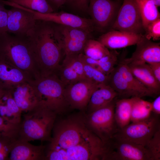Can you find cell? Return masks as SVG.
Listing matches in <instances>:
<instances>
[{
	"label": "cell",
	"instance_id": "cell-18",
	"mask_svg": "<svg viewBox=\"0 0 160 160\" xmlns=\"http://www.w3.org/2000/svg\"><path fill=\"white\" fill-rule=\"evenodd\" d=\"M9 90L22 112H27L39 103L34 89L29 81L16 84Z\"/></svg>",
	"mask_w": 160,
	"mask_h": 160
},
{
	"label": "cell",
	"instance_id": "cell-19",
	"mask_svg": "<svg viewBox=\"0 0 160 160\" xmlns=\"http://www.w3.org/2000/svg\"><path fill=\"white\" fill-rule=\"evenodd\" d=\"M127 64L135 77L154 95L159 94L160 82L154 76L148 64Z\"/></svg>",
	"mask_w": 160,
	"mask_h": 160
},
{
	"label": "cell",
	"instance_id": "cell-29",
	"mask_svg": "<svg viewBox=\"0 0 160 160\" xmlns=\"http://www.w3.org/2000/svg\"><path fill=\"white\" fill-rule=\"evenodd\" d=\"M57 75L65 87L80 81L76 73L65 58L62 64L60 65Z\"/></svg>",
	"mask_w": 160,
	"mask_h": 160
},
{
	"label": "cell",
	"instance_id": "cell-4",
	"mask_svg": "<svg viewBox=\"0 0 160 160\" xmlns=\"http://www.w3.org/2000/svg\"><path fill=\"white\" fill-rule=\"evenodd\" d=\"M57 114L39 103L23 115L20 124L18 139L29 142H49Z\"/></svg>",
	"mask_w": 160,
	"mask_h": 160
},
{
	"label": "cell",
	"instance_id": "cell-7",
	"mask_svg": "<svg viewBox=\"0 0 160 160\" xmlns=\"http://www.w3.org/2000/svg\"><path fill=\"white\" fill-rule=\"evenodd\" d=\"M104 144L103 160H152L143 145L114 137Z\"/></svg>",
	"mask_w": 160,
	"mask_h": 160
},
{
	"label": "cell",
	"instance_id": "cell-31",
	"mask_svg": "<svg viewBox=\"0 0 160 160\" xmlns=\"http://www.w3.org/2000/svg\"><path fill=\"white\" fill-rule=\"evenodd\" d=\"M118 53L115 50L110 51L109 54L98 60L96 68L108 76L115 69L118 62Z\"/></svg>",
	"mask_w": 160,
	"mask_h": 160
},
{
	"label": "cell",
	"instance_id": "cell-5",
	"mask_svg": "<svg viewBox=\"0 0 160 160\" xmlns=\"http://www.w3.org/2000/svg\"><path fill=\"white\" fill-rule=\"evenodd\" d=\"M29 82L34 89L39 103L57 115L69 107L65 95V87L57 74L40 77Z\"/></svg>",
	"mask_w": 160,
	"mask_h": 160
},
{
	"label": "cell",
	"instance_id": "cell-15",
	"mask_svg": "<svg viewBox=\"0 0 160 160\" xmlns=\"http://www.w3.org/2000/svg\"><path fill=\"white\" fill-rule=\"evenodd\" d=\"M25 73L0 55V89L9 90L19 84L31 80Z\"/></svg>",
	"mask_w": 160,
	"mask_h": 160
},
{
	"label": "cell",
	"instance_id": "cell-41",
	"mask_svg": "<svg viewBox=\"0 0 160 160\" xmlns=\"http://www.w3.org/2000/svg\"><path fill=\"white\" fill-rule=\"evenodd\" d=\"M152 112L156 114H160V96L159 95L151 102Z\"/></svg>",
	"mask_w": 160,
	"mask_h": 160
},
{
	"label": "cell",
	"instance_id": "cell-39",
	"mask_svg": "<svg viewBox=\"0 0 160 160\" xmlns=\"http://www.w3.org/2000/svg\"><path fill=\"white\" fill-rule=\"evenodd\" d=\"M68 2L78 10L82 11H87L89 0H69Z\"/></svg>",
	"mask_w": 160,
	"mask_h": 160
},
{
	"label": "cell",
	"instance_id": "cell-1",
	"mask_svg": "<svg viewBox=\"0 0 160 160\" xmlns=\"http://www.w3.org/2000/svg\"><path fill=\"white\" fill-rule=\"evenodd\" d=\"M52 133L45 160H103L104 143L88 128L84 116L56 119Z\"/></svg>",
	"mask_w": 160,
	"mask_h": 160
},
{
	"label": "cell",
	"instance_id": "cell-14",
	"mask_svg": "<svg viewBox=\"0 0 160 160\" xmlns=\"http://www.w3.org/2000/svg\"><path fill=\"white\" fill-rule=\"evenodd\" d=\"M136 47L131 57L124 59L128 64L139 65L153 63H160L159 43L152 41L144 35L136 44Z\"/></svg>",
	"mask_w": 160,
	"mask_h": 160
},
{
	"label": "cell",
	"instance_id": "cell-3",
	"mask_svg": "<svg viewBox=\"0 0 160 160\" xmlns=\"http://www.w3.org/2000/svg\"><path fill=\"white\" fill-rule=\"evenodd\" d=\"M0 55L27 74L31 80L41 77L26 36L12 35L7 33L0 35Z\"/></svg>",
	"mask_w": 160,
	"mask_h": 160
},
{
	"label": "cell",
	"instance_id": "cell-43",
	"mask_svg": "<svg viewBox=\"0 0 160 160\" xmlns=\"http://www.w3.org/2000/svg\"><path fill=\"white\" fill-rule=\"evenodd\" d=\"M155 5L157 7L160 6V0H152Z\"/></svg>",
	"mask_w": 160,
	"mask_h": 160
},
{
	"label": "cell",
	"instance_id": "cell-28",
	"mask_svg": "<svg viewBox=\"0 0 160 160\" xmlns=\"http://www.w3.org/2000/svg\"><path fill=\"white\" fill-rule=\"evenodd\" d=\"M83 52L86 56L98 60L109 54L110 51L98 41L89 39L85 43Z\"/></svg>",
	"mask_w": 160,
	"mask_h": 160
},
{
	"label": "cell",
	"instance_id": "cell-23",
	"mask_svg": "<svg viewBox=\"0 0 160 160\" xmlns=\"http://www.w3.org/2000/svg\"><path fill=\"white\" fill-rule=\"evenodd\" d=\"M116 68L123 78L137 92L139 97L154 96L134 76L124 59L118 62Z\"/></svg>",
	"mask_w": 160,
	"mask_h": 160
},
{
	"label": "cell",
	"instance_id": "cell-34",
	"mask_svg": "<svg viewBox=\"0 0 160 160\" xmlns=\"http://www.w3.org/2000/svg\"><path fill=\"white\" fill-rule=\"evenodd\" d=\"M20 125L11 123L0 116V136L18 139Z\"/></svg>",
	"mask_w": 160,
	"mask_h": 160
},
{
	"label": "cell",
	"instance_id": "cell-9",
	"mask_svg": "<svg viewBox=\"0 0 160 160\" xmlns=\"http://www.w3.org/2000/svg\"><path fill=\"white\" fill-rule=\"evenodd\" d=\"M110 29L143 34L142 20L135 0H124Z\"/></svg>",
	"mask_w": 160,
	"mask_h": 160
},
{
	"label": "cell",
	"instance_id": "cell-17",
	"mask_svg": "<svg viewBox=\"0 0 160 160\" xmlns=\"http://www.w3.org/2000/svg\"><path fill=\"white\" fill-rule=\"evenodd\" d=\"M45 148L46 145H35L17 139L12 145L8 160H45Z\"/></svg>",
	"mask_w": 160,
	"mask_h": 160
},
{
	"label": "cell",
	"instance_id": "cell-2",
	"mask_svg": "<svg viewBox=\"0 0 160 160\" xmlns=\"http://www.w3.org/2000/svg\"><path fill=\"white\" fill-rule=\"evenodd\" d=\"M26 37L33 52L41 77L57 74L62 50L57 34L55 24L36 20Z\"/></svg>",
	"mask_w": 160,
	"mask_h": 160
},
{
	"label": "cell",
	"instance_id": "cell-45",
	"mask_svg": "<svg viewBox=\"0 0 160 160\" xmlns=\"http://www.w3.org/2000/svg\"><path fill=\"white\" fill-rule=\"evenodd\" d=\"M115 0L118 1H119V0Z\"/></svg>",
	"mask_w": 160,
	"mask_h": 160
},
{
	"label": "cell",
	"instance_id": "cell-12",
	"mask_svg": "<svg viewBox=\"0 0 160 160\" xmlns=\"http://www.w3.org/2000/svg\"><path fill=\"white\" fill-rule=\"evenodd\" d=\"M100 85L85 79L65 87V95L69 107L84 111L92 94Z\"/></svg>",
	"mask_w": 160,
	"mask_h": 160
},
{
	"label": "cell",
	"instance_id": "cell-11",
	"mask_svg": "<svg viewBox=\"0 0 160 160\" xmlns=\"http://www.w3.org/2000/svg\"><path fill=\"white\" fill-rule=\"evenodd\" d=\"M1 1L5 5L12 7L8 10L7 32L16 36H26L36 24L34 14L31 9L15 3Z\"/></svg>",
	"mask_w": 160,
	"mask_h": 160
},
{
	"label": "cell",
	"instance_id": "cell-35",
	"mask_svg": "<svg viewBox=\"0 0 160 160\" xmlns=\"http://www.w3.org/2000/svg\"><path fill=\"white\" fill-rule=\"evenodd\" d=\"M65 58L76 73L80 80L87 79L84 73L83 63L79 54L65 55Z\"/></svg>",
	"mask_w": 160,
	"mask_h": 160
},
{
	"label": "cell",
	"instance_id": "cell-20",
	"mask_svg": "<svg viewBox=\"0 0 160 160\" xmlns=\"http://www.w3.org/2000/svg\"><path fill=\"white\" fill-rule=\"evenodd\" d=\"M118 97L108 84L100 85L91 96L86 108L88 113L107 105Z\"/></svg>",
	"mask_w": 160,
	"mask_h": 160
},
{
	"label": "cell",
	"instance_id": "cell-44",
	"mask_svg": "<svg viewBox=\"0 0 160 160\" xmlns=\"http://www.w3.org/2000/svg\"><path fill=\"white\" fill-rule=\"evenodd\" d=\"M4 90H2L0 89V98L4 92Z\"/></svg>",
	"mask_w": 160,
	"mask_h": 160
},
{
	"label": "cell",
	"instance_id": "cell-27",
	"mask_svg": "<svg viewBox=\"0 0 160 160\" xmlns=\"http://www.w3.org/2000/svg\"><path fill=\"white\" fill-rule=\"evenodd\" d=\"M56 24V28L61 38L86 42L89 39L91 32L84 29Z\"/></svg>",
	"mask_w": 160,
	"mask_h": 160
},
{
	"label": "cell",
	"instance_id": "cell-22",
	"mask_svg": "<svg viewBox=\"0 0 160 160\" xmlns=\"http://www.w3.org/2000/svg\"><path fill=\"white\" fill-rule=\"evenodd\" d=\"M108 84L121 98L139 97L137 92L116 68L108 75Z\"/></svg>",
	"mask_w": 160,
	"mask_h": 160
},
{
	"label": "cell",
	"instance_id": "cell-36",
	"mask_svg": "<svg viewBox=\"0 0 160 160\" xmlns=\"http://www.w3.org/2000/svg\"><path fill=\"white\" fill-rule=\"evenodd\" d=\"M17 139L7 136H0V160H8L12 145Z\"/></svg>",
	"mask_w": 160,
	"mask_h": 160
},
{
	"label": "cell",
	"instance_id": "cell-30",
	"mask_svg": "<svg viewBox=\"0 0 160 160\" xmlns=\"http://www.w3.org/2000/svg\"><path fill=\"white\" fill-rule=\"evenodd\" d=\"M25 8L42 13L54 12L47 0H7Z\"/></svg>",
	"mask_w": 160,
	"mask_h": 160
},
{
	"label": "cell",
	"instance_id": "cell-37",
	"mask_svg": "<svg viewBox=\"0 0 160 160\" xmlns=\"http://www.w3.org/2000/svg\"><path fill=\"white\" fill-rule=\"evenodd\" d=\"M144 34L147 39L154 41L160 39V18H158L149 24L144 30Z\"/></svg>",
	"mask_w": 160,
	"mask_h": 160
},
{
	"label": "cell",
	"instance_id": "cell-16",
	"mask_svg": "<svg viewBox=\"0 0 160 160\" xmlns=\"http://www.w3.org/2000/svg\"><path fill=\"white\" fill-rule=\"evenodd\" d=\"M143 36L142 34L112 30L100 36L98 41L108 49H115L136 45Z\"/></svg>",
	"mask_w": 160,
	"mask_h": 160
},
{
	"label": "cell",
	"instance_id": "cell-26",
	"mask_svg": "<svg viewBox=\"0 0 160 160\" xmlns=\"http://www.w3.org/2000/svg\"><path fill=\"white\" fill-rule=\"evenodd\" d=\"M151 102L141 98H134L131 113V122H136L145 120L151 114Z\"/></svg>",
	"mask_w": 160,
	"mask_h": 160
},
{
	"label": "cell",
	"instance_id": "cell-40",
	"mask_svg": "<svg viewBox=\"0 0 160 160\" xmlns=\"http://www.w3.org/2000/svg\"><path fill=\"white\" fill-rule=\"evenodd\" d=\"M148 64L154 76L160 82V63H153Z\"/></svg>",
	"mask_w": 160,
	"mask_h": 160
},
{
	"label": "cell",
	"instance_id": "cell-33",
	"mask_svg": "<svg viewBox=\"0 0 160 160\" xmlns=\"http://www.w3.org/2000/svg\"><path fill=\"white\" fill-rule=\"evenodd\" d=\"M144 147L152 160H160V129L155 132Z\"/></svg>",
	"mask_w": 160,
	"mask_h": 160
},
{
	"label": "cell",
	"instance_id": "cell-6",
	"mask_svg": "<svg viewBox=\"0 0 160 160\" xmlns=\"http://www.w3.org/2000/svg\"><path fill=\"white\" fill-rule=\"evenodd\" d=\"M116 98L107 105L84 116L88 128L105 143L119 129L114 117Z\"/></svg>",
	"mask_w": 160,
	"mask_h": 160
},
{
	"label": "cell",
	"instance_id": "cell-38",
	"mask_svg": "<svg viewBox=\"0 0 160 160\" xmlns=\"http://www.w3.org/2000/svg\"><path fill=\"white\" fill-rule=\"evenodd\" d=\"M5 5L0 0V36L7 33L8 10L5 8Z\"/></svg>",
	"mask_w": 160,
	"mask_h": 160
},
{
	"label": "cell",
	"instance_id": "cell-13",
	"mask_svg": "<svg viewBox=\"0 0 160 160\" xmlns=\"http://www.w3.org/2000/svg\"><path fill=\"white\" fill-rule=\"evenodd\" d=\"M31 10L34 14V18L36 20H39L60 25L80 28L91 33L95 29L91 19L83 18L63 12L42 13Z\"/></svg>",
	"mask_w": 160,
	"mask_h": 160
},
{
	"label": "cell",
	"instance_id": "cell-8",
	"mask_svg": "<svg viewBox=\"0 0 160 160\" xmlns=\"http://www.w3.org/2000/svg\"><path fill=\"white\" fill-rule=\"evenodd\" d=\"M154 114L145 120L132 122L119 129L113 137L145 146L160 129L159 115Z\"/></svg>",
	"mask_w": 160,
	"mask_h": 160
},
{
	"label": "cell",
	"instance_id": "cell-42",
	"mask_svg": "<svg viewBox=\"0 0 160 160\" xmlns=\"http://www.w3.org/2000/svg\"><path fill=\"white\" fill-rule=\"evenodd\" d=\"M54 11V9L61 6L69 0H47Z\"/></svg>",
	"mask_w": 160,
	"mask_h": 160
},
{
	"label": "cell",
	"instance_id": "cell-10",
	"mask_svg": "<svg viewBox=\"0 0 160 160\" xmlns=\"http://www.w3.org/2000/svg\"><path fill=\"white\" fill-rule=\"evenodd\" d=\"M113 0H89L87 11L95 28L104 31L113 25L120 7Z\"/></svg>",
	"mask_w": 160,
	"mask_h": 160
},
{
	"label": "cell",
	"instance_id": "cell-21",
	"mask_svg": "<svg viewBox=\"0 0 160 160\" xmlns=\"http://www.w3.org/2000/svg\"><path fill=\"white\" fill-rule=\"evenodd\" d=\"M22 112L9 90H5L0 98V116L13 124H19Z\"/></svg>",
	"mask_w": 160,
	"mask_h": 160
},
{
	"label": "cell",
	"instance_id": "cell-24",
	"mask_svg": "<svg viewBox=\"0 0 160 160\" xmlns=\"http://www.w3.org/2000/svg\"><path fill=\"white\" fill-rule=\"evenodd\" d=\"M134 97L116 99L114 110L115 119L119 129L130 123Z\"/></svg>",
	"mask_w": 160,
	"mask_h": 160
},
{
	"label": "cell",
	"instance_id": "cell-32",
	"mask_svg": "<svg viewBox=\"0 0 160 160\" xmlns=\"http://www.w3.org/2000/svg\"><path fill=\"white\" fill-rule=\"evenodd\" d=\"M82 62L87 79L98 85L108 84V76L105 75L97 68Z\"/></svg>",
	"mask_w": 160,
	"mask_h": 160
},
{
	"label": "cell",
	"instance_id": "cell-25",
	"mask_svg": "<svg viewBox=\"0 0 160 160\" xmlns=\"http://www.w3.org/2000/svg\"><path fill=\"white\" fill-rule=\"evenodd\" d=\"M141 17L144 30L152 21L160 18V14L152 0H135Z\"/></svg>",
	"mask_w": 160,
	"mask_h": 160
}]
</instances>
